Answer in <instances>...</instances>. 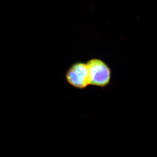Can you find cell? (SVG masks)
Segmentation results:
<instances>
[{"mask_svg":"<svg viewBox=\"0 0 157 157\" xmlns=\"http://www.w3.org/2000/svg\"><path fill=\"white\" fill-rule=\"evenodd\" d=\"M90 85L104 87L109 84L111 71L107 64L99 59L90 60L87 63Z\"/></svg>","mask_w":157,"mask_h":157,"instance_id":"1","label":"cell"},{"mask_svg":"<svg viewBox=\"0 0 157 157\" xmlns=\"http://www.w3.org/2000/svg\"><path fill=\"white\" fill-rule=\"evenodd\" d=\"M67 79L74 87L83 89L90 85L87 64L78 63L73 64L67 73Z\"/></svg>","mask_w":157,"mask_h":157,"instance_id":"2","label":"cell"}]
</instances>
